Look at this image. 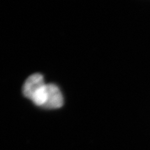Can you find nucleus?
<instances>
[{"label":"nucleus","instance_id":"2","mask_svg":"<svg viewBox=\"0 0 150 150\" xmlns=\"http://www.w3.org/2000/svg\"><path fill=\"white\" fill-rule=\"evenodd\" d=\"M46 101L44 108L58 109L63 105V96L57 85L51 83L46 84Z\"/></svg>","mask_w":150,"mask_h":150},{"label":"nucleus","instance_id":"1","mask_svg":"<svg viewBox=\"0 0 150 150\" xmlns=\"http://www.w3.org/2000/svg\"><path fill=\"white\" fill-rule=\"evenodd\" d=\"M46 84L43 75L40 73L32 74L26 79L23 84V95L31 100L35 94L43 88Z\"/></svg>","mask_w":150,"mask_h":150}]
</instances>
